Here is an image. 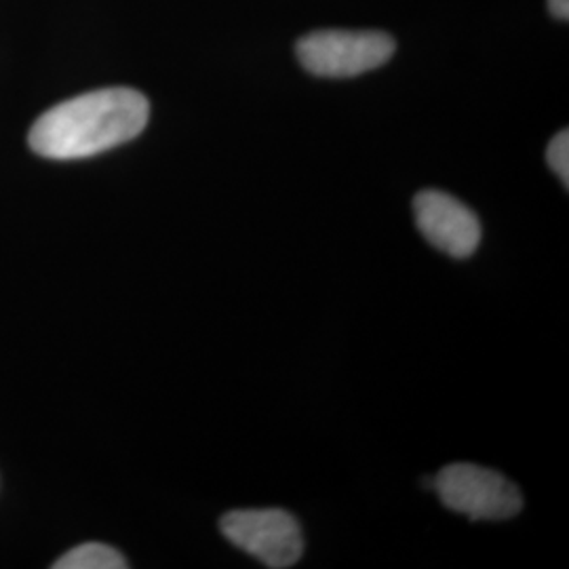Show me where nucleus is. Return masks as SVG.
I'll use <instances>...</instances> for the list:
<instances>
[{
    "label": "nucleus",
    "instance_id": "nucleus-2",
    "mask_svg": "<svg viewBox=\"0 0 569 569\" xmlns=\"http://www.w3.org/2000/svg\"><path fill=\"white\" fill-rule=\"evenodd\" d=\"M432 489L449 510L470 521H505L523 509L521 491L505 475L467 462L443 468Z\"/></svg>",
    "mask_w": 569,
    "mask_h": 569
},
{
    "label": "nucleus",
    "instance_id": "nucleus-4",
    "mask_svg": "<svg viewBox=\"0 0 569 569\" xmlns=\"http://www.w3.org/2000/svg\"><path fill=\"white\" fill-rule=\"evenodd\" d=\"M220 531L266 568H291L305 552L300 523L287 510H232L220 519Z\"/></svg>",
    "mask_w": 569,
    "mask_h": 569
},
{
    "label": "nucleus",
    "instance_id": "nucleus-6",
    "mask_svg": "<svg viewBox=\"0 0 569 569\" xmlns=\"http://www.w3.org/2000/svg\"><path fill=\"white\" fill-rule=\"evenodd\" d=\"M56 569H124L127 561L121 552L108 545L89 542L68 550L56 563Z\"/></svg>",
    "mask_w": 569,
    "mask_h": 569
},
{
    "label": "nucleus",
    "instance_id": "nucleus-1",
    "mask_svg": "<svg viewBox=\"0 0 569 569\" xmlns=\"http://www.w3.org/2000/svg\"><path fill=\"white\" fill-rule=\"evenodd\" d=\"M148 119L150 103L140 91L110 87L53 106L32 124L28 140L44 159L74 161L131 142Z\"/></svg>",
    "mask_w": 569,
    "mask_h": 569
},
{
    "label": "nucleus",
    "instance_id": "nucleus-3",
    "mask_svg": "<svg viewBox=\"0 0 569 569\" xmlns=\"http://www.w3.org/2000/svg\"><path fill=\"white\" fill-rule=\"evenodd\" d=\"M395 53L385 32L321 30L298 42V58L308 72L327 79H348L380 68Z\"/></svg>",
    "mask_w": 569,
    "mask_h": 569
},
{
    "label": "nucleus",
    "instance_id": "nucleus-5",
    "mask_svg": "<svg viewBox=\"0 0 569 569\" xmlns=\"http://www.w3.org/2000/svg\"><path fill=\"white\" fill-rule=\"evenodd\" d=\"M413 213L428 243L451 258H470L479 249V218L448 192L422 190L413 199Z\"/></svg>",
    "mask_w": 569,
    "mask_h": 569
},
{
    "label": "nucleus",
    "instance_id": "nucleus-7",
    "mask_svg": "<svg viewBox=\"0 0 569 569\" xmlns=\"http://www.w3.org/2000/svg\"><path fill=\"white\" fill-rule=\"evenodd\" d=\"M547 159H549L550 169L557 173V178L569 186V133L568 129H563L561 133H557L549 143L547 150Z\"/></svg>",
    "mask_w": 569,
    "mask_h": 569
},
{
    "label": "nucleus",
    "instance_id": "nucleus-8",
    "mask_svg": "<svg viewBox=\"0 0 569 569\" xmlns=\"http://www.w3.org/2000/svg\"><path fill=\"white\" fill-rule=\"evenodd\" d=\"M549 9L557 20H568L569 0H549Z\"/></svg>",
    "mask_w": 569,
    "mask_h": 569
}]
</instances>
